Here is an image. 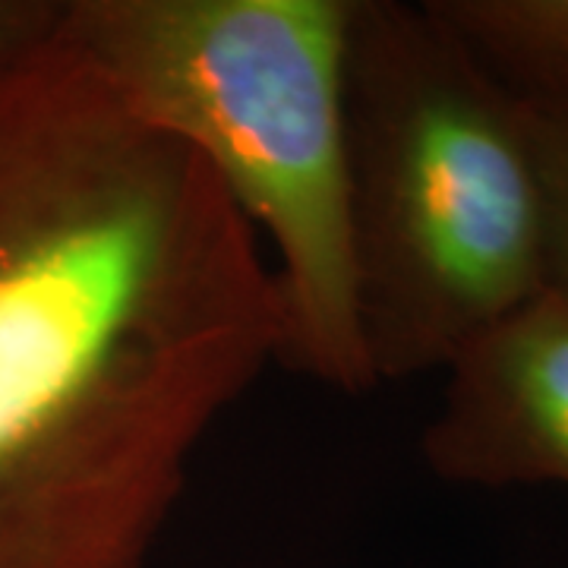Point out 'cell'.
Wrapping results in <instances>:
<instances>
[{"mask_svg": "<svg viewBox=\"0 0 568 568\" xmlns=\"http://www.w3.org/2000/svg\"><path fill=\"white\" fill-rule=\"evenodd\" d=\"M357 0H63L61 29L126 102L186 142L272 246L278 366L376 388L357 313L347 41Z\"/></svg>", "mask_w": 568, "mask_h": 568, "instance_id": "cell-2", "label": "cell"}, {"mask_svg": "<svg viewBox=\"0 0 568 568\" xmlns=\"http://www.w3.org/2000/svg\"><path fill=\"white\" fill-rule=\"evenodd\" d=\"M525 108H568V0H426Z\"/></svg>", "mask_w": 568, "mask_h": 568, "instance_id": "cell-5", "label": "cell"}, {"mask_svg": "<svg viewBox=\"0 0 568 568\" xmlns=\"http://www.w3.org/2000/svg\"><path fill=\"white\" fill-rule=\"evenodd\" d=\"M347 174L357 313L376 386L446 369L547 291L528 114L426 0H357Z\"/></svg>", "mask_w": 568, "mask_h": 568, "instance_id": "cell-3", "label": "cell"}, {"mask_svg": "<svg viewBox=\"0 0 568 568\" xmlns=\"http://www.w3.org/2000/svg\"><path fill=\"white\" fill-rule=\"evenodd\" d=\"M63 0H0V67L58 32Z\"/></svg>", "mask_w": 568, "mask_h": 568, "instance_id": "cell-7", "label": "cell"}, {"mask_svg": "<svg viewBox=\"0 0 568 568\" xmlns=\"http://www.w3.org/2000/svg\"><path fill=\"white\" fill-rule=\"evenodd\" d=\"M525 114L544 193L547 287L568 297V108H525Z\"/></svg>", "mask_w": 568, "mask_h": 568, "instance_id": "cell-6", "label": "cell"}, {"mask_svg": "<svg viewBox=\"0 0 568 568\" xmlns=\"http://www.w3.org/2000/svg\"><path fill=\"white\" fill-rule=\"evenodd\" d=\"M420 452L446 484L568 487L566 294L540 291L446 366Z\"/></svg>", "mask_w": 568, "mask_h": 568, "instance_id": "cell-4", "label": "cell"}, {"mask_svg": "<svg viewBox=\"0 0 568 568\" xmlns=\"http://www.w3.org/2000/svg\"><path fill=\"white\" fill-rule=\"evenodd\" d=\"M256 231L58 32L0 67V568H145L282 357Z\"/></svg>", "mask_w": 568, "mask_h": 568, "instance_id": "cell-1", "label": "cell"}]
</instances>
